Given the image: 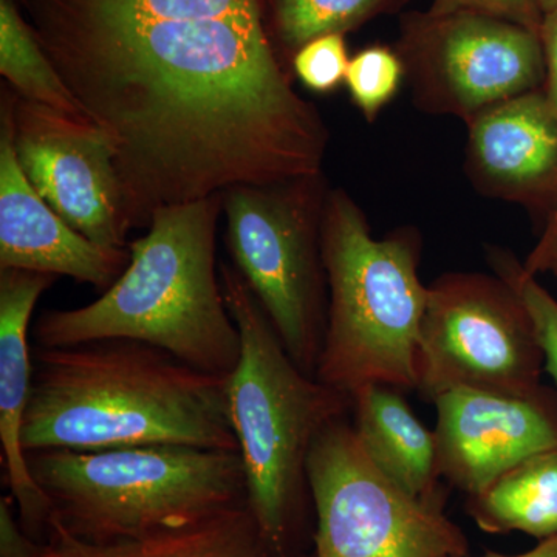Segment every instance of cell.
Instances as JSON below:
<instances>
[{"instance_id": "obj_9", "label": "cell", "mask_w": 557, "mask_h": 557, "mask_svg": "<svg viewBox=\"0 0 557 557\" xmlns=\"http://www.w3.org/2000/svg\"><path fill=\"white\" fill-rule=\"evenodd\" d=\"M307 474L314 512L307 557L469 555L463 530L446 516L448 494L417 498L373 467L347 417L321 432Z\"/></svg>"}, {"instance_id": "obj_29", "label": "cell", "mask_w": 557, "mask_h": 557, "mask_svg": "<svg viewBox=\"0 0 557 557\" xmlns=\"http://www.w3.org/2000/svg\"><path fill=\"white\" fill-rule=\"evenodd\" d=\"M539 9L542 14L548 13V11L557 9V0H537Z\"/></svg>"}, {"instance_id": "obj_4", "label": "cell", "mask_w": 557, "mask_h": 557, "mask_svg": "<svg viewBox=\"0 0 557 557\" xmlns=\"http://www.w3.org/2000/svg\"><path fill=\"white\" fill-rule=\"evenodd\" d=\"M220 282L240 335L226 399L248 507L274 555L304 557L313 508L307 461L321 432L347 417L350 395L296 366L236 267L220 263Z\"/></svg>"}, {"instance_id": "obj_21", "label": "cell", "mask_w": 557, "mask_h": 557, "mask_svg": "<svg viewBox=\"0 0 557 557\" xmlns=\"http://www.w3.org/2000/svg\"><path fill=\"white\" fill-rule=\"evenodd\" d=\"M406 83V69L398 51L375 44L359 50L348 64L346 84L351 104L373 124L397 98Z\"/></svg>"}, {"instance_id": "obj_8", "label": "cell", "mask_w": 557, "mask_h": 557, "mask_svg": "<svg viewBox=\"0 0 557 557\" xmlns=\"http://www.w3.org/2000/svg\"><path fill=\"white\" fill-rule=\"evenodd\" d=\"M544 370L533 318L504 277L454 271L429 285L416 358L421 398L434 403L456 388L530 394Z\"/></svg>"}, {"instance_id": "obj_12", "label": "cell", "mask_w": 557, "mask_h": 557, "mask_svg": "<svg viewBox=\"0 0 557 557\" xmlns=\"http://www.w3.org/2000/svg\"><path fill=\"white\" fill-rule=\"evenodd\" d=\"M434 405L440 478L468 497L520 461L557 449V391L545 384L523 395L456 388Z\"/></svg>"}, {"instance_id": "obj_23", "label": "cell", "mask_w": 557, "mask_h": 557, "mask_svg": "<svg viewBox=\"0 0 557 557\" xmlns=\"http://www.w3.org/2000/svg\"><path fill=\"white\" fill-rule=\"evenodd\" d=\"M350 57L344 35L321 36L300 47L292 58L296 78L313 94L327 95L346 84Z\"/></svg>"}, {"instance_id": "obj_17", "label": "cell", "mask_w": 557, "mask_h": 557, "mask_svg": "<svg viewBox=\"0 0 557 557\" xmlns=\"http://www.w3.org/2000/svg\"><path fill=\"white\" fill-rule=\"evenodd\" d=\"M35 557H277L267 545L248 504L190 525L148 536L87 542L50 520ZM307 557V556H304Z\"/></svg>"}, {"instance_id": "obj_22", "label": "cell", "mask_w": 557, "mask_h": 557, "mask_svg": "<svg viewBox=\"0 0 557 557\" xmlns=\"http://www.w3.org/2000/svg\"><path fill=\"white\" fill-rule=\"evenodd\" d=\"M487 262L494 273L518 289L520 298L525 302L544 347L545 370L557 384V300L547 288L539 284L536 276L523 269V262L516 259L508 249L487 248Z\"/></svg>"}, {"instance_id": "obj_13", "label": "cell", "mask_w": 557, "mask_h": 557, "mask_svg": "<svg viewBox=\"0 0 557 557\" xmlns=\"http://www.w3.org/2000/svg\"><path fill=\"white\" fill-rule=\"evenodd\" d=\"M465 124L463 170L475 193L518 205L544 228L557 212V113L544 90L498 102Z\"/></svg>"}, {"instance_id": "obj_28", "label": "cell", "mask_w": 557, "mask_h": 557, "mask_svg": "<svg viewBox=\"0 0 557 557\" xmlns=\"http://www.w3.org/2000/svg\"><path fill=\"white\" fill-rule=\"evenodd\" d=\"M456 557H471L469 555L456 556ZM482 557H557V536L545 539V541H539V544L533 549L527 553H520V555H498V553L486 552L485 556Z\"/></svg>"}, {"instance_id": "obj_27", "label": "cell", "mask_w": 557, "mask_h": 557, "mask_svg": "<svg viewBox=\"0 0 557 557\" xmlns=\"http://www.w3.org/2000/svg\"><path fill=\"white\" fill-rule=\"evenodd\" d=\"M539 36L545 54V83L542 90L557 113V9L544 14Z\"/></svg>"}, {"instance_id": "obj_7", "label": "cell", "mask_w": 557, "mask_h": 557, "mask_svg": "<svg viewBox=\"0 0 557 557\" xmlns=\"http://www.w3.org/2000/svg\"><path fill=\"white\" fill-rule=\"evenodd\" d=\"M324 174L223 193L226 244L285 350L307 375L317 373L329 288L322 258Z\"/></svg>"}, {"instance_id": "obj_16", "label": "cell", "mask_w": 557, "mask_h": 557, "mask_svg": "<svg viewBox=\"0 0 557 557\" xmlns=\"http://www.w3.org/2000/svg\"><path fill=\"white\" fill-rule=\"evenodd\" d=\"M397 388L368 384L351 392L359 445L384 478L417 498L448 494L438 472L437 440Z\"/></svg>"}, {"instance_id": "obj_26", "label": "cell", "mask_w": 557, "mask_h": 557, "mask_svg": "<svg viewBox=\"0 0 557 557\" xmlns=\"http://www.w3.org/2000/svg\"><path fill=\"white\" fill-rule=\"evenodd\" d=\"M523 269L533 276L557 278V212L545 223L530 255L523 260Z\"/></svg>"}, {"instance_id": "obj_5", "label": "cell", "mask_w": 557, "mask_h": 557, "mask_svg": "<svg viewBox=\"0 0 557 557\" xmlns=\"http://www.w3.org/2000/svg\"><path fill=\"white\" fill-rule=\"evenodd\" d=\"M421 251L416 226L375 239L354 197L343 188L329 190L322 218L327 324L314 379L347 395L368 384L416 391L429 296Z\"/></svg>"}, {"instance_id": "obj_15", "label": "cell", "mask_w": 557, "mask_h": 557, "mask_svg": "<svg viewBox=\"0 0 557 557\" xmlns=\"http://www.w3.org/2000/svg\"><path fill=\"white\" fill-rule=\"evenodd\" d=\"M53 274L0 270V442L5 482L16 502L17 519L33 541L49 533L51 504L28 469L21 429L30 401L33 350L28 327L36 302L53 284Z\"/></svg>"}, {"instance_id": "obj_18", "label": "cell", "mask_w": 557, "mask_h": 557, "mask_svg": "<svg viewBox=\"0 0 557 557\" xmlns=\"http://www.w3.org/2000/svg\"><path fill=\"white\" fill-rule=\"evenodd\" d=\"M465 509L487 534L557 536V449L520 461L483 493L468 497Z\"/></svg>"}, {"instance_id": "obj_3", "label": "cell", "mask_w": 557, "mask_h": 557, "mask_svg": "<svg viewBox=\"0 0 557 557\" xmlns=\"http://www.w3.org/2000/svg\"><path fill=\"white\" fill-rule=\"evenodd\" d=\"M222 209L218 194L153 212L115 284L89 306L42 314L33 332L38 346L141 341L226 379L239 361L240 335L215 270Z\"/></svg>"}, {"instance_id": "obj_19", "label": "cell", "mask_w": 557, "mask_h": 557, "mask_svg": "<svg viewBox=\"0 0 557 557\" xmlns=\"http://www.w3.org/2000/svg\"><path fill=\"white\" fill-rule=\"evenodd\" d=\"M0 73L24 100L86 115L17 10L16 0H0Z\"/></svg>"}, {"instance_id": "obj_6", "label": "cell", "mask_w": 557, "mask_h": 557, "mask_svg": "<svg viewBox=\"0 0 557 557\" xmlns=\"http://www.w3.org/2000/svg\"><path fill=\"white\" fill-rule=\"evenodd\" d=\"M51 519L87 542L148 536L247 502L239 453L152 445L27 453Z\"/></svg>"}, {"instance_id": "obj_2", "label": "cell", "mask_w": 557, "mask_h": 557, "mask_svg": "<svg viewBox=\"0 0 557 557\" xmlns=\"http://www.w3.org/2000/svg\"><path fill=\"white\" fill-rule=\"evenodd\" d=\"M25 454L152 445L239 453L225 376L134 339L33 348Z\"/></svg>"}, {"instance_id": "obj_14", "label": "cell", "mask_w": 557, "mask_h": 557, "mask_svg": "<svg viewBox=\"0 0 557 557\" xmlns=\"http://www.w3.org/2000/svg\"><path fill=\"white\" fill-rule=\"evenodd\" d=\"M131 255L104 248L69 226L25 177L13 141V98L2 90L0 112V270L69 276L98 289L115 284Z\"/></svg>"}, {"instance_id": "obj_24", "label": "cell", "mask_w": 557, "mask_h": 557, "mask_svg": "<svg viewBox=\"0 0 557 557\" xmlns=\"http://www.w3.org/2000/svg\"><path fill=\"white\" fill-rule=\"evenodd\" d=\"M431 14L475 13L515 22L530 30H541L542 14L537 0H434Z\"/></svg>"}, {"instance_id": "obj_10", "label": "cell", "mask_w": 557, "mask_h": 557, "mask_svg": "<svg viewBox=\"0 0 557 557\" xmlns=\"http://www.w3.org/2000/svg\"><path fill=\"white\" fill-rule=\"evenodd\" d=\"M395 50L405 64L412 104L428 115L468 123L545 83L539 33L485 14H403Z\"/></svg>"}, {"instance_id": "obj_11", "label": "cell", "mask_w": 557, "mask_h": 557, "mask_svg": "<svg viewBox=\"0 0 557 557\" xmlns=\"http://www.w3.org/2000/svg\"><path fill=\"white\" fill-rule=\"evenodd\" d=\"M13 98V141L25 177L69 226L104 248L124 249L131 225L115 145L86 115Z\"/></svg>"}, {"instance_id": "obj_20", "label": "cell", "mask_w": 557, "mask_h": 557, "mask_svg": "<svg viewBox=\"0 0 557 557\" xmlns=\"http://www.w3.org/2000/svg\"><path fill=\"white\" fill-rule=\"evenodd\" d=\"M410 0H271L270 35L281 60L310 40L346 35L361 25L405 9Z\"/></svg>"}, {"instance_id": "obj_25", "label": "cell", "mask_w": 557, "mask_h": 557, "mask_svg": "<svg viewBox=\"0 0 557 557\" xmlns=\"http://www.w3.org/2000/svg\"><path fill=\"white\" fill-rule=\"evenodd\" d=\"M13 496L0 500V557H35L39 542L33 541L13 515Z\"/></svg>"}, {"instance_id": "obj_1", "label": "cell", "mask_w": 557, "mask_h": 557, "mask_svg": "<svg viewBox=\"0 0 557 557\" xmlns=\"http://www.w3.org/2000/svg\"><path fill=\"white\" fill-rule=\"evenodd\" d=\"M115 145L131 228L240 185L321 174L330 131L293 89L262 0H22Z\"/></svg>"}]
</instances>
